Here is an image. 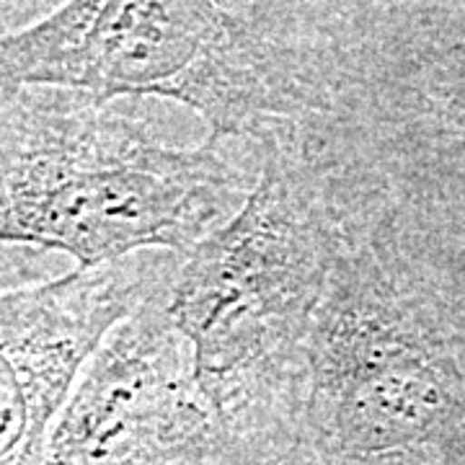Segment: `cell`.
<instances>
[{
	"label": "cell",
	"mask_w": 465,
	"mask_h": 465,
	"mask_svg": "<svg viewBox=\"0 0 465 465\" xmlns=\"http://www.w3.org/2000/svg\"><path fill=\"white\" fill-rule=\"evenodd\" d=\"M329 3L81 0L0 34V81L99 99H166L213 143H256L326 101Z\"/></svg>",
	"instance_id": "6da1fadb"
},
{
	"label": "cell",
	"mask_w": 465,
	"mask_h": 465,
	"mask_svg": "<svg viewBox=\"0 0 465 465\" xmlns=\"http://www.w3.org/2000/svg\"><path fill=\"white\" fill-rule=\"evenodd\" d=\"M256 179V150L171 148L137 99L14 88L0 109V243L60 251L78 269L189 253L243 207Z\"/></svg>",
	"instance_id": "7a4b0ae2"
},
{
	"label": "cell",
	"mask_w": 465,
	"mask_h": 465,
	"mask_svg": "<svg viewBox=\"0 0 465 465\" xmlns=\"http://www.w3.org/2000/svg\"><path fill=\"white\" fill-rule=\"evenodd\" d=\"M251 145L259 155L253 192L183 253L166 311L204 399L232 432L298 448L308 339L344 225L292 124Z\"/></svg>",
	"instance_id": "3957f363"
},
{
	"label": "cell",
	"mask_w": 465,
	"mask_h": 465,
	"mask_svg": "<svg viewBox=\"0 0 465 465\" xmlns=\"http://www.w3.org/2000/svg\"><path fill=\"white\" fill-rule=\"evenodd\" d=\"M437 300L409 251L344 225L305 354L300 450L313 463L396 465L463 419L465 365Z\"/></svg>",
	"instance_id": "277c9868"
},
{
	"label": "cell",
	"mask_w": 465,
	"mask_h": 465,
	"mask_svg": "<svg viewBox=\"0 0 465 465\" xmlns=\"http://www.w3.org/2000/svg\"><path fill=\"white\" fill-rule=\"evenodd\" d=\"M166 290L116 323L85 362L42 465H241L295 460L251 442L217 416L192 351L168 318Z\"/></svg>",
	"instance_id": "5b68a950"
},
{
	"label": "cell",
	"mask_w": 465,
	"mask_h": 465,
	"mask_svg": "<svg viewBox=\"0 0 465 465\" xmlns=\"http://www.w3.org/2000/svg\"><path fill=\"white\" fill-rule=\"evenodd\" d=\"M182 256L145 251L0 292V465H42L85 362L116 323L173 282Z\"/></svg>",
	"instance_id": "8992f818"
},
{
	"label": "cell",
	"mask_w": 465,
	"mask_h": 465,
	"mask_svg": "<svg viewBox=\"0 0 465 465\" xmlns=\"http://www.w3.org/2000/svg\"><path fill=\"white\" fill-rule=\"evenodd\" d=\"M14 88L11 85H5L3 81H0V109H3V104H5V99H8V94H11Z\"/></svg>",
	"instance_id": "52a82bcc"
}]
</instances>
